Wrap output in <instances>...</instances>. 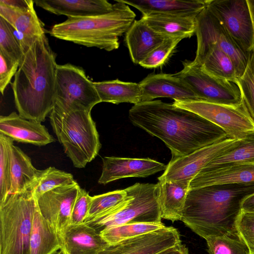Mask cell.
I'll return each mask as SVG.
<instances>
[{
  "mask_svg": "<svg viewBox=\"0 0 254 254\" xmlns=\"http://www.w3.org/2000/svg\"><path fill=\"white\" fill-rule=\"evenodd\" d=\"M32 0H0V16L26 38L35 41L45 34Z\"/></svg>",
  "mask_w": 254,
  "mask_h": 254,
  "instance_id": "cell-16",
  "label": "cell"
},
{
  "mask_svg": "<svg viewBox=\"0 0 254 254\" xmlns=\"http://www.w3.org/2000/svg\"><path fill=\"white\" fill-rule=\"evenodd\" d=\"M193 62L215 77L236 83L235 67L230 58L216 46H211L196 54Z\"/></svg>",
  "mask_w": 254,
  "mask_h": 254,
  "instance_id": "cell-27",
  "label": "cell"
},
{
  "mask_svg": "<svg viewBox=\"0 0 254 254\" xmlns=\"http://www.w3.org/2000/svg\"><path fill=\"white\" fill-rule=\"evenodd\" d=\"M34 2L50 12L67 18L105 14L113 8V4L106 0H36Z\"/></svg>",
  "mask_w": 254,
  "mask_h": 254,
  "instance_id": "cell-23",
  "label": "cell"
},
{
  "mask_svg": "<svg viewBox=\"0 0 254 254\" xmlns=\"http://www.w3.org/2000/svg\"><path fill=\"white\" fill-rule=\"evenodd\" d=\"M252 23L254 27V0H247Z\"/></svg>",
  "mask_w": 254,
  "mask_h": 254,
  "instance_id": "cell-44",
  "label": "cell"
},
{
  "mask_svg": "<svg viewBox=\"0 0 254 254\" xmlns=\"http://www.w3.org/2000/svg\"><path fill=\"white\" fill-rule=\"evenodd\" d=\"M232 162H254V132L240 140L233 148L216 158L205 167Z\"/></svg>",
  "mask_w": 254,
  "mask_h": 254,
  "instance_id": "cell-33",
  "label": "cell"
},
{
  "mask_svg": "<svg viewBox=\"0 0 254 254\" xmlns=\"http://www.w3.org/2000/svg\"><path fill=\"white\" fill-rule=\"evenodd\" d=\"M111 11L105 14L67 18L54 25L51 36L87 47L112 51L119 47V37L126 33L136 17L128 5L116 0Z\"/></svg>",
  "mask_w": 254,
  "mask_h": 254,
  "instance_id": "cell-4",
  "label": "cell"
},
{
  "mask_svg": "<svg viewBox=\"0 0 254 254\" xmlns=\"http://www.w3.org/2000/svg\"><path fill=\"white\" fill-rule=\"evenodd\" d=\"M54 254H63V251L61 250L56 253H54Z\"/></svg>",
  "mask_w": 254,
  "mask_h": 254,
  "instance_id": "cell-46",
  "label": "cell"
},
{
  "mask_svg": "<svg viewBox=\"0 0 254 254\" xmlns=\"http://www.w3.org/2000/svg\"><path fill=\"white\" fill-rule=\"evenodd\" d=\"M166 38L151 28L142 18L135 20L125 37L132 62L139 64Z\"/></svg>",
  "mask_w": 254,
  "mask_h": 254,
  "instance_id": "cell-22",
  "label": "cell"
},
{
  "mask_svg": "<svg viewBox=\"0 0 254 254\" xmlns=\"http://www.w3.org/2000/svg\"><path fill=\"white\" fill-rule=\"evenodd\" d=\"M188 181H158V201L161 218L172 222L181 220L190 190Z\"/></svg>",
  "mask_w": 254,
  "mask_h": 254,
  "instance_id": "cell-24",
  "label": "cell"
},
{
  "mask_svg": "<svg viewBox=\"0 0 254 254\" xmlns=\"http://www.w3.org/2000/svg\"><path fill=\"white\" fill-rule=\"evenodd\" d=\"M245 104L254 120V50L250 54L246 69L237 78Z\"/></svg>",
  "mask_w": 254,
  "mask_h": 254,
  "instance_id": "cell-36",
  "label": "cell"
},
{
  "mask_svg": "<svg viewBox=\"0 0 254 254\" xmlns=\"http://www.w3.org/2000/svg\"><path fill=\"white\" fill-rule=\"evenodd\" d=\"M137 9L142 16L198 15L211 0H120Z\"/></svg>",
  "mask_w": 254,
  "mask_h": 254,
  "instance_id": "cell-21",
  "label": "cell"
},
{
  "mask_svg": "<svg viewBox=\"0 0 254 254\" xmlns=\"http://www.w3.org/2000/svg\"><path fill=\"white\" fill-rule=\"evenodd\" d=\"M240 140L228 136L186 156L172 158L158 180L191 182L207 164L233 148Z\"/></svg>",
  "mask_w": 254,
  "mask_h": 254,
  "instance_id": "cell-13",
  "label": "cell"
},
{
  "mask_svg": "<svg viewBox=\"0 0 254 254\" xmlns=\"http://www.w3.org/2000/svg\"><path fill=\"white\" fill-rule=\"evenodd\" d=\"M13 140L0 133V203L8 195L11 186L10 149Z\"/></svg>",
  "mask_w": 254,
  "mask_h": 254,
  "instance_id": "cell-35",
  "label": "cell"
},
{
  "mask_svg": "<svg viewBox=\"0 0 254 254\" xmlns=\"http://www.w3.org/2000/svg\"><path fill=\"white\" fill-rule=\"evenodd\" d=\"M175 75L190 87L199 100L220 104L237 105L243 100L237 83L210 75L193 61L184 62L183 68Z\"/></svg>",
  "mask_w": 254,
  "mask_h": 254,
  "instance_id": "cell-10",
  "label": "cell"
},
{
  "mask_svg": "<svg viewBox=\"0 0 254 254\" xmlns=\"http://www.w3.org/2000/svg\"><path fill=\"white\" fill-rule=\"evenodd\" d=\"M243 212H254V193L247 196L242 203Z\"/></svg>",
  "mask_w": 254,
  "mask_h": 254,
  "instance_id": "cell-43",
  "label": "cell"
},
{
  "mask_svg": "<svg viewBox=\"0 0 254 254\" xmlns=\"http://www.w3.org/2000/svg\"><path fill=\"white\" fill-rule=\"evenodd\" d=\"M207 7L242 50L248 54L254 50V27L247 0H211Z\"/></svg>",
  "mask_w": 254,
  "mask_h": 254,
  "instance_id": "cell-11",
  "label": "cell"
},
{
  "mask_svg": "<svg viewBox=\"0 0 254 254\" xmlns=\"http://www.w3.org/2000/svg\"><path fill=\"white\" fill-rule=\"evenodd\" d=\"M196 54L211 46H216L232 60L237 78L244 73L250 54L242 50L226 33L207 6L196 16L195 33Z\"/></svg>",
  "mask_w": 254,
  "mask_h": 254,
  "instance_id": "cell-12",
  "label": "cell"
},
{
  "mask_svg": "<svg viewBox=\"0 0 254 254\" xmlns=\"http://www.w3.org/2000/svg\"><path fill=\"white\" fill-rule=\"evenodd\" d=\"M155 254H189V251L186 245L181 243Z\"/></svg>",
  "mask_w": 254,
  "mask_h": 254,
  "instance_id": "cell-42",
  "label": "cell"
},
{
  "mask_svg": "<svg viewBox=\"0 0 254 254\" xmlns=\"http://www.w3.org/2000/svg\"><path fill=\"white\" fill-rule=\"evenodd\" d=\"M19 63L0 51V91L2 95L18 69Z\"/></svg>",
  "mask_w": 254,
  "mask_h": 254,
  "instance_id": "cell-41",
  "label": "cell"
},
{
  "mask_svg": "<svg viewBox=\"0 0 254 254\" xmlns=\"http://www.w3.org/2000/svg\"><path fill=\"white\" fill-rule=\"evenodd\" d=\"M61 249L59 235L42 215L37 204L33 214L30 254H54Z\"/></svg>",
  "mask_w": 254,
  "mask_h": 254,
  "instance_id": "cell-28",
  "label": "cell"
},
{
  "mask_svg": "<svg viewBox=\"0 0 254 254\" xmlns=\"http://www.w3.org/2000/svg\"><path fill=\"white\" fill-rule=\"evenodd\" d=\"M56 56L45 34L24 54L11 83L18 114L40 123L54 108Z\"/></svg>",
  "mask_w": 254,
  "mask_h": 254,
  "instance_id": "cell-3",
  "label": "cell"
},
{
  "mask_svg": "<svg viewBox=\"0 0 254 254\" xmlns=\"http://www.w3.org/2000/svg\"><path fill=\"white\" fill-rule=\"evenodd\" d=\"M129 197L127 188L91 196L88 213L84 223L108 213L120 206Z\"/></svg>",
  "mask_w": 254,
  "mask_h": 254,
  "instance_id": "cell-31",
  "label": "cell"
},
{
  "mask_svg": "<svg viewBox=\"0 0 254 254\" xmlns=\"http://www.w3.org/2000/svg\"><path fill=\"white\" fill-rule=\"evenodd\" d=\"M166 227L163 223H128L100 232L108 245H114L124 240L152 232Z\"/></svg>",
  "mask_w": 254,
  "mask_h": 254,
  "instance_id": "cell-30",
  "label": "cell"
},
{
  "mask_svg": "<svg viewBox=\"0 0 254 254\" xmlns=\"http://www.w3.org/2000/svg\"><path fill=\"white\" fill-rule=\"evenodd\" d=\"M197 15H149L142 18L153 30L166 37L190 38L195 33Z\"/></svg>",
  "mask_w": 254,
  "mask_h": 254,
  "instance_id": "cell-25",
  "label": "cell"
},
{
  "mask_svg": "<svg viewBox=\"0 0 254 254\" xmlns=\"http://www.w3.org/2000/svg\"><path fill=\"white\" fill-rule=\"evenodd\" d=\"M101 100L94 82L80 67L70 64H57L54 108L66 112L82 110L91 112Z\"/></svg>",
  "mask_w": 254,
  "mask_h": 254,
  "instance_id": "cell-8",
  "label": "cell"
},
{
  "mask_svg": "<svg viewBox=\"0 0 254 254\" xmlns=\"http://www.w3.org/2000/svg\"><path fill=\"white\" fill-rule=\"evenodd\" d=\"M205 240L209 254H250L248 246L239 238L213 236Z\"/></svg>",
  "mask_w": 254,
  "mask_h": 254,
  "instance_id": "cell-34",
  "label": "cell"
},
{
  "mask_svg": "<svg viewBox=\"0 0 254 254\" xmlns=\"http://www.w3.org/2000/svg\"><path fill=\"white\" fill-rule=\"evenodd\" d=\"M49 115L53 131L73 166L84 168L97 156L101 148L91 112L82 110L64 112L53 109Z\"/></svg>",
  "mask_w": 254,
  "mask_h": 254,
  "instance_id": "cell-5",
  "label": "cell"
},
{
  "mask_svg": "<svg viewBox=\"0 0 254 254\" xmlns=\"http://www.w3.org/2000/svg\"><path fill=\"white\" fill-rule=\"evenodd\" d=\"M91 199V196L89 193L80 187L72 211L71 224H80L85 222L88 213Z\"/></svg>",
  "mask_w": 254,
  "mask_h": 254,
  "instance_id": "cell-40",
  "label": "cell"
},
{
  "mask_svg": "<svg viewBox=\"0 0 254 254\" xmlns=\"http://www.w3.org/2000/svg\"><path fill=\"white\" fill-rule=\"evenodd\" d=\"M238 237L249 248H254V212H242L237 224Z\"/></svg>",
  "mask_w": 254,
  "mask_h": 254,
  "instance_id": "cell-39",
  "label": "cell"
},
{
  "mask_svg": "<svg viewBox=\"0 0 254 254\" xmlns=\"http://www.w3.org/2000/svg\"><path fill=\"white\" fill-rule=\"evenodd\" d=\"M37 199L31 189L9 194L0 203V254H30Z\"/></svg>",
  "mask_w": 254,
  "mask_h": 254,
  "instance_id": "cell-6",
  "label": "cell"
},
{
  "mask_svg": "<svg viewBox=\"0 0 254 254\" xmlns=\"http://www.w3.org/2000/svg\"><path fill=\"white\" fill-rule=\"evenodd\" d=\"M183 38L167 37L154 49L139 65L146 68H154L162 65L169 58L178 44Z\"/></svg>",
  "mask_w": 254,
  "mask_h": 254,
  "instance_id": "cell-37",
  "label": "cell"
},
{
  "mask_svg": "<svg viewBox=\"0 0 254 254\" xmlns=\"http://www.w3.org/2000/svg\"><path fill=\"white\" fill-rule=\"evenodd\" d=\"M254 193V182L215 184L190 189L181 219L201 238H239L237 224L242 203Z\"/></svg>",
  "mask_w": 254,
  "mask_h": 254,
  "instance_id": "cell-2",
  "label": "cell"
},
{
  "mask_svg": "<svg viewBox=\"0 0 254 254\" xmlns=\"http://www.w3.org/2000/svg\"><path fill=\"white\" fill-rule=\"evenodd\" d=\"M10 161L11 186L9 194L31 189L41 170L36 169L29 157L13 144L10 149Z\"/></svg>",
  "mask_w": 254,
  "mask_h": 254,
  "instance_id": "cell-26",
  "label": "cell"
},
{
  "mask_svg": "<svg viewBox=\"0 0 254 254\" xmlns=\"http://www.w3.org/2000/svg\"><path fill=\"white\" fill-rule=\"evenodd\" d=\"M100 184L126 178H145L165 170L167 165L149 158L104 157Z\"/></svg>",
  "mask_w": 254,
  "mask_h": 254,
  "instance_id": "cell-15",
  "label": "cell"
},
{
  "mask_svg": "<svg viewBox=\"0 0 254 254\" xmlns=\"http://www.w3.org/2000/svg\"><path fill=\"white\" fill-rule=\"evenodd\" d=\"M101 102L115 104L141 102L142 89L139 83L124 82L118 79L94 82Z\"/></svg>",
  "mask_w": 254,
  "mask_h": 254,
  "instance_id": "cell-29",
  "label": "cell"
},
{
  "mask_svg": "<svg viewBox=\"0 0 254 254\" xmlns=\"http://www.w3.org/2000/svg\"><path fill=\"white\" fill-rule=\"evenodd\" d=\"M249 250H250V254H254V248H249Z\"/></svg>",
  "mask_w": 254,
  "mask_h": 254,
  "instance_id": "cell-45",
  "label": "cell"
},
{
  "mask_svg": "<svg viewBox=\"0 0 254 254\" xmlns=\"http://www.w3.org/2000/svg\"><path fill=\"white\" fill-rule=\"evenodd\" d=\"M173 104L194 112L217 125L233 139L242 140L254 132V120L243 100L237 105L220 104L201 100L174 101Z\"/></svg>",
  "mask_w": 254,
  "mask_h": 254,
  "instance_id": "cell-9",
  "label": "cell"
},
{
  "mask_svg": "<svg viewBox=\"0 0 254 254\" xmlns=\"http://www.w3.org/2000/svg\"><path fill=\"white\" fill-rule=\"evenodd\" d=\"M139 83L142 89L141 102L160 97L174 101L199 100L190 87L175 74H150Z\"/></svg>",
  "mask_w": 254,
  "mask_h": 254,
  "instance_id": "cell-17",
  "label": "cell"
},
{
  "mask_svg": "<svg viewBox=\"0 0 254 254\" xmlns=\"http://www.w3.org/2000/svg\"><path fill=\"white\" fill-rule=\"evenodd\" d=\"M73 175L69 173L50 167L41 170L31 190L36 198L56 188L76 183Z\"/></svg>",
  "mask_w": 254,
  "mask_h": 254,
  "instance_id": "cell-32",
  "label": "cell"
},
{
  "mask_svg": "<svg viewBox=\"0 0 254 254\" xmlns=\"http://www.w3.org/2000/svg\"><path fill=\"white\" fill-rule=\"evenodd\" d=\"M130 197L108 213L85 223L99 232L128 223L161 224L157 184L137 183L130 186Z\"/></svg>",
  "mask_w": 254,
  "mask_h": 254,
  "instance_id": "cell-7",
  "label": "cell"
},
{
  "mask_svg": "<svg viewBox=\"0 0 254 254\" xmlns=\"http://www.w3.org/2000/svg\"><path fill=\"white\" fill-rule=\"evenodd\" d=\"M254 182V162H232L204 168L190 182V190L223 184Z\"/></svg>",
  "mask_w": 254,
  "mask_h": 254,
  "instance_id": "cell-18",
  "label": "cell"
},
{
  "mask_svg": "<svg viewBox=\"0 0 254 254\" xmlns=\"http://www.w3.org/2000/svg\"><path fill=\"white\" fill-rule=\"evenodd\" d=\"M0 133L13 141L44 146L55 141V138L41 123L26 119L12 112L0 117Z\"/></svg>",
  "mask_w": 254,
  "mask_h": 254,
  "instance_id": "cell-19",
  "label": "cell"
},
{
  "mask_svg": "<svg viewBox=\"0 0 254 254\" xmlns=\"http://www.w3.org/2000/svg\"><path fill=\"white\" fill-rule=\"evenodd\" d=\"M128 118L133 125L161 140L171 150L172 158L186 156L229 136L198 114L160 100L134 105Z\"/></svg>",
  "mask_w": 254,
  "mask_h": 254,
  "instance_id": "cell-1",
  "label": "cell"
},
{
  "mask_svg": "<svg viewBox=\"0 0 254 254\" xmlns=\"http://www.w3.org/2000/svg\"><path fill=\"white\" fill-rule=\"evenodd\" d=\"M80 187L77 182L59 187L37 198L41 214L59 236L71 224L72 211Z\"/></svg>",
  "mask_w": 254,
  "mask_h": 254,
  "instance_id": "cell-14",
  "label": "cell"
},
{
  "mask_svg": "<svg viewBox=\"0 0 254 254\" xmlns=\"http://www.w3.org/2000/svg\"><path fill=\"white\" fill-rule=\"evenodd\" d=\"M64 254H97L108 244L89 225L70 224L59 236Z\"/></svg>",
  "mask_w": 254,
  "mask_h": 254,
  "instance_id": "cell-20",
  "label": "cell"
},
{
  "mask_svg": "<svg viewBox=\"0 0 254 254\" xmlns=\"http://www.w3.org/2000/svg\"><path fill=\"white\" fill-rule=\"evenodd\" d=\"M0 51L20 64L24 56L22 49L11 32L9 24L0 16Z\"/></svg>",
  "mask_w": 254,
  "mask_h": 254,
  "instance_id": "cell-38",
  "label": "cell"
}]
</instances>
